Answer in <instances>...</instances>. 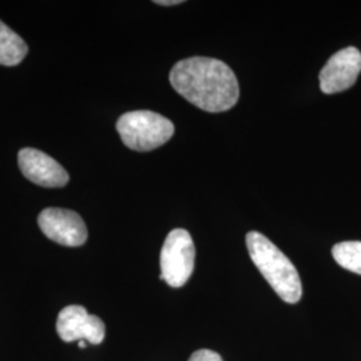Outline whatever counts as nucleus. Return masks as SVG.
<instances>
[{"label": "nucleus", "mask_w": 361, "mask_h": 361, "mask_svg": "<svg viewBox=\"0 0 361 361\" xmlns=\"http://www.w3.org/2000/svg\"><path fill=\"white\" fill-rule=\"evenodd\" d=\"M173 89L207 113L231 110L240 98L238 80L232 68L214 58L193 56L180 61L170 71Z\"/></svg>", "instance_id": "obj_1"}, {"label": "nucleus", "mask_w": 361, "mask_h": 361, "mask_svg": "<svg viewBox=\"0 0 361 361\" xmlns=\"http://www.w3.org/2000/svg\"><path fill=\"white\" fill-rule=\"evenodd\" d=\"M246 246L258 271L280 298L288 304L298 302L302 296V285L292 261L261 233H247Z\"/></svg>", "instance_id": "obj_2"}, {"label": "nucleus", "mask_w": 361, "mask_h": 361, "mask_svg": "<svg viewBox=\"0 0 361 361\" xmlns=\"http://www.w3.org/2000/svg\"><path fill=\"white\" fill-rule=\"evenodd\" d=\"M122 142L135 152H150L168 142L174 125L166 116L149 110L129 111L116 122Z\"/></svg>", "instance_id": "obj_3"}, {"label": "nucleus", "mask_w": 361, "mask_h": 361, "mask_svg": "<svg viewBox=\"0 0 361 361\" xmlns=\"http://www.w3.org/2000/svg\"><path fill=\"white\" fill-rule=\"evenodd\" d=\"M195 247L190 233L174 229L169 233L161 250V276L173 288L188 283L194 271Z\"/></svg>", "instance_id": "obj_4"}, {"label": "nucleus", "mask_w": 361, "mask_h": 361, "mask_svg": "<svg viewBox=\"0 0 361 361\" xmlns=\"http://www.w3.org/2000/svg\"><path fill=\"white\" fill-rule=\"evenodd\" d=\"M39 228L54 243L65 246H80L87 241V228L77 212L47 207L38 217Z\"/></svg>", "instance_id": "obj_5"}, {"label": "nucleus", "mask_w": 361, "mask_h": 361, "mask_svg": "<svg viewBox=\"0 0 361 361\" xmlns=\"http://www.w3.org/2000/svg\"><path fill=\"white\" fill-rule=\"evenodd\" d=\"M56 332L65 343L83 340L98 345L104 341L106 326L98 316L90 314L83 307L68 305L58 316Z\"/></svg>", "instance_id": "obj_6"}, {"label": "nucleus", "mask_w": 361, "mask_h": 361, "mask_svg": "<svg viewBox=\"0 0 361 361\" xmlns=\"http://www.w3.org/2000/svg\"><path fill=\"white\" fill-rule=\"evenodd\" d=\"M361 52L356 47L343 49L329 58L320 71V89L336 94L350 89L360 74Z\"/></svg>", "instance_id": "obj_7"}, {"label": "nucleus", "mask_w": 361, "mask_h": 361, "mask_svg": "<svg viewBox=\"0 0 361 361\" xmlns=\"http://www.w3.org/2000/svg\"><path fill=\"white\" fill-rule=\"evenodd\" d=\"M20 171L27 180L43 188H63L70 180L63 166L50 155L26 147L18 154Z\"/></svg>", "instance_id": "obj_8"}, {"label": "nucleus", "mask_w": 361, "mask_h": 361, "mask_svg": "<svg viewBox=\"0 0 361 361\" xmlns=\"http://www.w3.org/2000/svg\"><path fill=\"white\" fill-rule=\"evenodd\" d=\"M28 52V46L13 30L0 20V65H19Z\"/></svg>", "instance_id": "obj_9"}, {"label": "nucleus", "mask_w": 361, "mask_h": 361, "mask_svg": "<svg viewBox=\"0 0 361 361\" xmlns=\"http://www.w3.org/2000/svg\"><path fill=\"white\" fill-rule=\"evenodd\" d=\"M336 262L347 271L361 276V241H344L332 249Z\"/></svg>", "instance_id": "obj_10"}, {"label": "nucleus", "mask_w": 361, "mask_h": 361, "mask_svg": "<svg viewBox=\"0 0 361 361\" xmlns=\"http://www.w3.org/2000/svg\"><path fill=\"white\" fill-rule=\"evenodd\" d=\"M189 361H224L217 352L210 349H198L190 356Z\"/></svg>", "instance_id": "obj_11"}, {"label": "nucleus", "mask_w": 361, "mask_h": 361, "mask_svg": "<svg viewBox=\"0 0 361 361\" xmlns=\"http://www.w3.org/2000/svg\"><path fill=\"white\" fill-rule=\"evenodd\" d=\"M154 3L159 6H176V4H180L182 0H157Z\"/></svg>", "instance_id": "obj_12"}, {"label": "nucleus", "mask_w": 361, "mask_h": 361, "mask_svg": "<svg viewBox=\"0 0 361 361\" xmlns=\"http://www.w3.org/2000/svg\"><path fill=\"white\" fill-rule=\"evenodd\" d=\"M78 345H79V348H86L87 347V341H78Z\"/></svg>", "instance_id": "obj_13"}]
</instances>
